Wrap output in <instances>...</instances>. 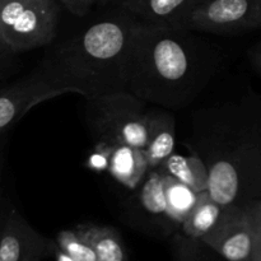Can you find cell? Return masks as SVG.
Masks as SVG:
<instances>
[{
  "label": "cell",
  "instance_id": "obj_1",
  "mask_svg": "<svg viewBox=\"0 0 261 261\" xmlns=\"http://www.w3.org/2000/svg\"><path fill=\"white\" fill-rule=\"evenodd\" d=\"M194 31L137 19L125 63V87L145 103L180 110L195 101L221 65Z\"/></svg>",
  "mask_w": 261,
  "mask_h": 261
},
{
  "label": "cell",
  "instance_id": "obj_2",
  "mask_svg": "<svg viewBox=\"0 0 261 261\" xmlns=\"http://www.w3.org/2000/svg\"><path fill=\"white\" fill-rule=\"evenodd\" d=\"M186 145L208 167V191L221 205L261 200V96L199 110Z\"/></svg>",
  "mask_w": 261,
  "mask_h": 261
},
{
  "label": "cell",
  "instance_id": "obj_3",
  "mask_svg": "<svg viewBox=\"0 0 261 261\" xmlns=\"http://www.w3.org/2000/svg\"><path fill=\"white\" fill-rule=\"evenodd\" d=\"M135 22L132 15L96 20L48 51L36 70L84 98L126 91L125 63Z\"/></svg>",
  "mask_w": 261,
  "mask_h": 261
},
{
  "label": "cell",
  "instance_id": "obj_4",
  "mask_svg": "<svg viewBox=\"0 0 261 261\" xmlns=\"http://www.w3.org/2000/svg\"><path fill=\"white\" fill-rule=\"evenodd\" d=\"M145 102L127 91L86 98L84 119L96 143L144 149L148 140Z\"/></svg>",
  "mask_w": 261,
  "mask_h": 261
},
{
  "label": "cell",
  "instance_id": "obj_5",
  "mask_svg": "<svg viewBox=\"0 0 261 261\" xmlns=\"http://www.w3.org/2000/svg\"><path fill=\"white\" fill-rule=\"evenodd\" d=\"M58 0H0V22L15 54L47 46L55 40Z\"/></svg>",
  "mask_w": 261,
  "mask_h": 261
},
{
  "label": "cell",
  "instance_id": "obj_6",
  "mask_svg": "<svg viewBox=\"0 0 261 261\" xmlns=\"http://www.w3.org/2000/svg\"><path fill=\"white\" fill-rule=\"evenodd\" d=\"M184 28L234 35L261 28V0H198Z\"/></svg>",
  "mask_w": 261,
  "mask_h": 261
},
{
  "label": "cell",
  "instance_id": "obj_7",
  "mask_svg": "<svg viewBox=\"0 0 261 261\" xmlns=\"http://www.w3.org/2000/svg\"><path fill=\"white\" fill-rule=\"evenodd\" d=\"M255 233L249 208L232 205L224 208L218 223L200 242L227 261H251Z\"/></svg>",
  "mask_w": 261,
  "mask_h": 261
},
{
  "label": "cell",
  "instance_id": "obj_8",
  "mask_svg": "<svg viewBox=\"0 0 261 261\" xmlns=\"http://www.w3.org/2000/svg\"><path fill=\"white\" fill-rule=\"evenodd\" d=\"M66 93L48 83L37 70L0 91V135L9 130L32 107Z\"/></svg>",
  "mask_w": 261,
  "mask_h": 261
},
{
  "label": "cell",
  "instance_id": "obj_9",
  "mask_svg": "<svg viewBox=\"0 0 261 261\" xmlns=\"http://www.w3.org/2000/svg\"><path fill=\"white\" fill-rule=\"evenodd\" d=\"M54 244L14 209L0 218V261H38L53 252Z\"/></svg>",
  "mask_w": 261,
  "mask_h": 261
},
{
  "label": "cell",
  "instance_id": "obj_10",
  "mask_svg": "<svg viewBox=\"0 0 261 261\" xmlns=\"http://www.w3.org/2000/svg\"><path fill=\"white\" fill-rule=\"evenodd\" d=\"M148 140L144 150L150 170H157L175 153L176 120L172 111L153 107L147 111Z\"/></svg>",
  "mask_w": 261,
  "mask_h": 261
},
{
  "label": "cell",
  "instance_id": "obj_11",
  "mask_svg": "<svg viewBox=\"0 0 261 261\" xmlns=\"http://www.w3.org/2000/svg\"><path fill=\"white\" fill-rule=\"evenodd\" d=\"M198 0H124L122 7L139 20L184 27Z\"/></svg>",
  "mask_w": 261,
  "mask_h": 261
},
{
  "label": "cell",
  "instance_id": "obj_12",
  "mask_svg": "<svg viewBox=\"0 0 261 261\" xmlns=\"http://www.w3.org/2000/svg\"><path fill=\"white\" fill-rule=\"evenodd\" d=\"M149 170L144 149L127 144H110L107 171L125 188L130 190L139 188Z\"/></svg>",
  "mask_w": 261,
  "mask_h": 261
},
{
  "label": "cell",
  "instance_id": "obj_13",
  "mask_svg": "<svg viewBox=\"0 0 261 261\" xmlns=\"http://www.w3.org/2000/svg\"><path fill=\"white\" fill-rule=\"evenodd\" d=\"M74 229L93 249L98 261H127L121 236L112 227L82 223Z\"/></svg>",
  "mask_w": 261,
  "mask_h": 261
},
{
  "label": "cell",
  "instance_id": "obj_14",
  "mask_svg": "<svg viewBox=\"0 0 261 261\" xmlns=\"http://www.w3.org/2000/svg\"><path fill=\"white\" fill-rule=\"evenodd\" d=\"M157 170H161L166 175L177 178L178 181L188 185L198 194L209 189L208 167L204 161L195 153H191V155H181L172 153Z\"/></svg>",
  "mask_w": 261,
  "mask_h": 261
},
{
  "label": "cell",
  "instance_id": "obj_15",
  "mask_svg": "<svg viewBox=\"0 0 261 261\" xmlns=\"http://www.w3.org/2000/svg\"><path fill=\"white\" fill-rule=\"evenodd\" d=\"M224 208L226 206L221 205L208 190L200 193L193 211L181 224L182 233L188 239L200 241L218 223Z\"/></svg>",
  "mask_w": 261,
  "mask_h": 261
},
{
  "label": "cell",
  "instance_id": "obj_16",
  "mask_svg": "<svg viewBox=\"0 0 261 261\" xmlns=\"http://www.w3.org/2000/svg\"><path fill=\"white\" fill-rule=\"evenodd\" d=\"M163 184L168 218L173 224L181 226L193 211L199 194L177 178L166 173H163Z\"/></svg>",
  "mask_w": 261,
  "mask_h": 261
},
{
  "label": "cell",
  "instance_id": "obj_17",
  "mask_svg": "<svg viewBox=\"0 0 261 261\" xmlns=\"http://www.w3.org/2000/svg\"><path fill=\"white\" fill-rule=\"evenodd\" d=\"M137 201L142 208L143 213H145L147 216L171 222L167 214L162 171L149 170L147 177L144 178L142 186H140Z\"/></svg>",
  "mask_w": 261,
  "mask_h": 261
},
{
  "label": "cell",
  "instance_id": "obj_18",
  "mask_svg": "<svg viewBox=\"0 0 261 261\" xmlns=\"http://www.w3.org/2000/svg\"><path fill=\"white\" fill-rule=\"evenodd\" d=\"M56 245L75 261H98L96 252L75 229H64L56 236Z\"/></svg>",
  "mask_w": 261,
  "mask_h": 261
},
{
  "label": "cell",
  "instance_id": "obj_19",
  "mask_svg": "<svg viewBox=\"0 0 261 261\" xmlns=\"http://www.w3.org/2000/svg\"><path fill=\"white\" fill-rule=\"evenodd\" d=\"M58 2L76 17H84L92 9V7L97 4V0H58Z\"/></svg>",
  "mask_w": 261,
  "mask_h": 261
},
{
  "label": "cell",
  "instance_id": "obj_20",
  "mask_svg": "<svg viewBox=\"0 0 261 261\" xmlns=\"http://www.w3.org/2000/svg\"><path fill=\"white\" fill-rule=\"evenodd\" d=\"M17 54L12 50V47L8 43L7 38H5L4 30H3L2 22H0V73L5 70L7 65L9 64L10 59Z\"/></svg>",
  "mask_w": 261,
  "mask_h": 261
},
{
  "label": "cell",
  "instance_id": "obj_21",
  "mask_svg": "<svg viewBox=\"0 0 261 261\" xmlns=\"http://www.w3.org/2000/svg\"><path fill=\"white\" fill-rule=\"evenodd\" d=\"M249 59L255 71L261 75V41L255 46H252L251 50L249 51Z\"/></svg>",
  "mask_w": 261,
  "mask_h": 261
},
{
  "label": "cell",
  "instance_id": "obj_22",
  "mask_svg": "<svg viewBox=\"0 0 261 261\" xmlns=\"http://www.w3.org/2000/svg\"><path fill=\"white\" fill-rule=\"evenodd\" d=\"M249 213L255 228L261 229V201H257V203L249 206Z\"/></svg>",
  "mask_w": 261,
  "mask_h": 261
},
{
  "label": "cell",
  "instance_id": "obj_23",
  "mask_svg": "<svg viewBox=\"0 0 261 261\" xmlns=\"http://www.w3.org/2000/svg\"><path fill=\"white\" fill-rule=\"evenodd\" d=\"M256 229V228H255ZM251 261H261V229H256Z\"/></svg>",
  "mask_w": 261,
  "mask_h": 261
},
{
  "label": "cell",
  "instance_id": "obj_24",
  "mask_svg": "<svg viewBox=\"0 0 261 261\" xmlns=\"http://www.w3.org/2000/svg\"><path fill=\"white\" fill-rule=\"evenodd\" d=\"M53 252H54V255H55L56 261H75V260L73 259V257L69 256V255L66 254V252H64L63 250H61L60 247H59L58 245H56V242H55V244H54Z\"/></svg>",
  "mask_w": 261,
  "mask_h": 261
},
{
  "label": "cell",
  "instance_id": "obj_25",
  "mask_svg": "<svg viewBox=\"0 0 261 261\" xmlns=\"http://www.w3.org/2000/svg\"><path fill=\"white\" fill-rule=\"evenodd\" d=\"M110 2H112V0H97V3H98V4H107V3H110Z\"/></svg>",
  "mask_w": 261,
  "mask_h": 261
},
{
  "label": "cell",
  "instance_id": "obj_26",
  "mask_svg": "<svg viewBox=\"0 0 261 261\" xmlns=\"http://www.w3.org/2000/svg\"><path fill=\"white\" fill-rule=\"evenodd\" d=\"M0 74H2V73H0Z\"/></svg>",
  "mask_w": 261,
  "mask_h": 261
},
{
  "label": "cell",
  "instance_id": "obj_27",
  "mask_svg": "<svg viewBox=\"0 0 261 261\" xmlns=\"http://www.w3.org/2000/svg\"><path fill=\"white\" fill-rule=\"evenodd\" d=\"M260 201H261V200H260Z\"/></svg>",
  "mask_w": 261,
  "mask_h": 261
}]
</instances>
